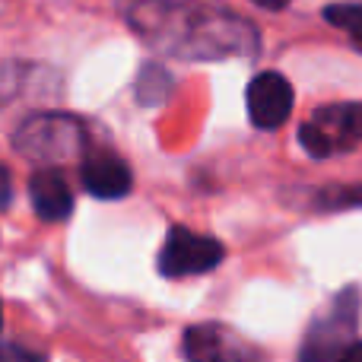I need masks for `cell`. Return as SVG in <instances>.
I'll use <instances>...</instances> for the list:
<instances>
[{
	"label": "cell",
	"mask_w": 362,
	"mask_h": 362,
	"mask_svg": "<svg viewBox=\"0 0 362 362\" xmlns=\"http://www.w3.org/2000/svg\"><path fill=\"white\" fill-rule=\"evenodd\" d=\"M251 4L264 6V10H283V6H286L289 0H251Z\"/></svg>",
	"instance_id": "cell-11"
},
{
	"label": "cell",
	"mask_w": 362,
	"mask_h": 362,
	"mask_svg": "<svg viewBox=\"0 0 362 362\" xmlns=\"http://www.w3.org/2000/svg\"><path fill=\"white\" fill-rule=\"evenodd\" d=\"M83 187H86L93 197L102 200H118L131 191V169L121 163L115 153H93V156L83 159L80 169Z\"/></svg>",
	"instance_id": "cell-5"
},
{
	"label": "cell",
	"mask_w": 362,
	"mask_h": 362,
	"mask_svg": "<svg viewBox=\"0 0 362 362\" xmlns=\"http://www.w3.org/2000/svg\"><path fill=\"white\" fill-rule=\"evenodd\" d=\"M223 340H226V334L219 327H210V325L191 327L185 334V353L191 359H223V356H229L223 350Z\"/></svg>",
	"instance_id": "cell-7"
},
{
	"label": "cell",
	"mask_w": 362,
	"mask_h": 362,
	"mask_svg": "<svg viewBox=\"0 0 362 362\" xmlns=\"http://www.w3.org/2000/svg\"><path fill=\"white\" fill-rule=\"evenodd\" d=\"M29 200L38 216L48 219V223L67 219L70 210H74L70 185H67V178H64V172H57V169H42L29 178Z\"/></svg>",
	"instance_id": "cell-6"
},
{
	"label": "cell",
	"mask_w": 362,
	"mask_h": 362,
	"mask_svg": "<svg viewBox=\"0 0 362 362\" xmlns=\"http://www.w3.org/2000/svg\"><path fill=\"white\" fill-rule=\"evenodd\" d=\"M325 19L362 42V4H331L325 10Z\"/></svg>",
	"instance_id": "cell-8"
},
{
	"label": "cell",
	"mask_w": 362,
	"mask_h": 362,
	"mask_svg": "<svg viewBox=\"0 0 362 362\" xmlns=\"http://www.w3.org/2000/svg\"><path fill=\"white\" fill-rule=\"evenodd\" d=\"M80 127L70 118H32L29 124L19 127V140L16 146L29 156H38L45 163H57L61 156H70V153L80 150Z\"/></svg>",
	"instance_id": "cell-3"
},
{
	"label": "cell",
	"mask_w": 362,
	"mask_h": 362,
	"mask_svg": "<svg viewBox=\"0 0 362 362\" xmlns=\"http://www.w3.org/2000/svg\"><path fill=\"white\" fill-rule=\"evenodd\" d=\"M293 112V86L283 74L264 70L248 83V115L261 131H276Z\"/></svg>",
	"instance_id": "cell-4"
},
{
	"label": "cell",
	"mask_w": 362,
	"mask_h": 362,
	"mask_svg": "<svg viewBox=\"0 0 362 362\" xmlns=\"http://www.w3.org/2000/svg\"><path fill=\"white\" fill-rule=\"evenodd\" d=\"M0 327H4V315H0Z\"/></svg>",
	"instance_id": "cell-13"
},
{
	"label": "cell",
	"mask_w": 362,
	"mask_h": 362,
	"mask_svg": "<svg viewBox=\"0 0 362 362\" xmlns=\"http://www.w3.org/2000/svg\"><path fill=\"white\" fill-rule=\"evenodd\" d=\"M344 356H346V359H362V344L350 346V350H344Z\"/></svg>",
	"instance_id": "cell-12"
},
{
	"label": "cell",
	"mask_w": 362,
	"mask_h": 362,
	"mask_svg": "<svg viewBox=\"0 0 362 362\" xmlns=\"http://www.w3.org/2000/svg\"><path fill=\"white\" fill-rule=\"evenodd\" d=\"M10 204V172L6 165H0V206Z\"/></svg>",
	"instance_id": "cell-9"
},
{
	"label": "cell",
	"mask_w": 362,
	"mask_h": 362,
	"mask_svg": "<svg viewBox=\"0 0 362 362\" xmlns=\"http://www.w3.org/2000/svg\"><path fill=\"white\" fill-rule=\"evenodd\" d=\"M226 248L210 235L191 232L185 226L165 235V245L159 251V274L163 276H194V274H206V270L219 267Z\"/></svg>",
	"instance_id": "cell-2"
},
{
	"label": "cell",
	"mask_w": 362,
	"mask_h": 362,
	"mask_svg": "<svg viewBox=\"0 0 362 362\" xmlns=\"http://www.w3.org/2000/svg\"><path fill=\"white\" fill-rule=\"evenodd\" d=\"M6 356H13V359H35L32 353L19 350V346H0V359H6Z\"/></svg>",
	"instance_id": "cell-10"
},
{
	"label": "cell",
	"mask_w": 362,
	"mask_h": 362,
	"mask_svg": "<svg viewBox=\"0 0 362 362\" xmlns=\"http://www.w3.org/2000/svg\"><path fill=\"white\" fill-rule=\"evenodd\" d=\"M299 140L312 159H327L334 153L356 150L362 144V102L325 105L312 121L299 127Z\"/></svg>",
	"instance_id": "cell-1"
}]
</instances>
